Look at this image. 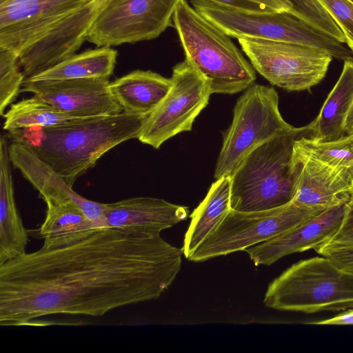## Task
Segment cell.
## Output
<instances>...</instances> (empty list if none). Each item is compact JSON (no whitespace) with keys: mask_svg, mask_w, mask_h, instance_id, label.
<instances>
[{"mask_svg":"<svg viewBox=\"0 0 353 353\" xmlns=\"http://www.w3.org/2000/svg\"><path fill=\"white\" fill-rule=\"evenodd\" d=\"M0 265V325L53 314L101 316L157 299L179 274L183 250L160 235L108 226L46 238Z\"/></svg>","mask_w":353,"mask_h":353,"instance_id":"6da1fadb","label":"cell"},{"mask_svg":"<svg viewBox=\"0 0 353 353\" xmlns=\"http://www.w3.org/2000/svg\"><path fill=\"white\" fill-rule=\"evenodd\" d=\"M148 116L120 114L79 118L50 127L8 132V137L29 148L72 187L115 146L138 139Z\"/></svg>","mask_w":353,"mask_h":353,"instance_id":"7a4b0ae2","label":"cell"},{"mask_svg":"<svg viewBox=\"0 0 353 353\" xmlns=\"http://www.w3.org/2000/svg\"><path fill=\"white\" fill-rule=\"evenodd\" d=\"M310 123L273 137L250 152L230 176V208L254 212L281 207L294 195V145L311 136Z\"/></svg>","mask_w":353,"mask_h":353,"instance_id":"3957f363","label":"cell"},{"mask_svg":"<svg viewBox=\"0 0 353 353\" xmlns=\"http://www.w3.org/2000/svg\"><path fill=\"white\" fill-rule=\"evenodd\" d=\"M185 59L209 83L212 94H232L256 80L255 70L226 33L205 18L186 0L172 16Z\"/></svg>","mask_w":353,"mask_h":353,"instance_id":"277c9868","label":"cell"},{"mask_svg":"<svg viewBox=\"0 0 353 353\" xmlns=\"http://www.w3.org/2000/svg\"><path fill=\"white\" fill-rule=\"evenodd\" d=\"M263 303L275 310L306 314L353 310V273L323 256L303 259L269 284Z\"/></svg>","mask_w":353,"mask_h":353,"instance_id":"5b68a950","label":"cell"},{"mask_svg":"<svg viewBox=\"0 0 353 353\" xmlns=\"http://www.w3.org/2000/svg\"><path fill=\"white\" fill-rule=\"evenodd\" d=\"M191 3L230 37L296 43L317 48L339 60L353 61V52L343 43L290 12H248L203 0H191Z\"/></svg>","mask_w":353,"mask_h":353,"instance_id":"8992f818","label":"cell"},{"mask_svg":"<svg viewBox=\"0 0 353 353\" xmlns=\"http://www.w3.org/2000/svg\"><path fill=\"white\" fill-rule=\"evenodd\" d=\"M292 128L281 114L275 89L254 83L236 103L231 125L223 135L214 179L230 177L250 152Z\"/></svg>","mask_w":353,"mask_h":353,"instance_id":"52a82bcc","label":"cell"},{"mask_svg":"<svg viewBox=\"0 0 353 353\" xmlns=\"http://www.w3.org/2000/svg\"><path fill=\"white\" fill-rule=\"evenodd\" d=\"M325 209L303 206L292 201L266 210L241 212L230 209L188 259L201 262L245 250L285 232Z\"/></svg>","mask_w":353,"mask_h":353,"instance_id":"ba28073f","label":"cell"},{"mask_svg":"<svg viewBox=\"0 0 353 353\" xmlns=\"http://www.w3.org/2000/svg\"><path fill=\"white\" fill-rule=\"evenodd\" d=\"M179 1L103 0L86 40L97 47H112L155 39L172 26Z\"/></svg>","mask_w":353,"mask_h":353,"instance_id":"9c48e42d","label":"cell"},{"mask_svg":"<svg viewBox=\"0 0 353 353\" xmlns=\"http://www.w3.org/2000/svg\"><path fill=\"white\" fill-rule=\"evenodd\" d=\"M238 41L255 70L288 91L308 90L317 85L332 60L324 51L296 43L246 38Z\"/></svg>","mask_w":353,"mask_h":353,"instance_id":"30bf717a","label":"cell"},{"mask_svg":"<svg viewBox=\"0 0 353 353\" xmlns=\"http://www.w3.org/2000/svg\"><path fill=\"white\" fill-rule=\"evenodd\" d=\"M170 91L150 114L138 139L155 149L176 134L190 131L212 94L209 83L185 59L174 65Z\"/></svg>","mask_w":353,"mask_h":353,"instance_id":"8fae6325","label":"cell"},{"mask_svg":"<svg viewBox=\"0 0 353 353\" xmlns=\"http://www.w3.org/2000/svg\"><path fill=\"white\" fill-rule=\"evenodd\" d=\"M91 0H0V47L19 55Z\"/></svg>","mask_w":353,"mask_h":353,"instance_id":"7c38bea8","label":"cell"},{"mask_svg":"<svg viewBox=\"0 0 353 353\" xmlns=\"http://www.w3.org/2000/svg\"><path fill=\"white\" fill-rule=\"evenodd\" d=\"M109 79L37 81L26 79L21 92H30L76 117L108 116L123 112L113 96Z\"/></svg>","mask_w":353,"mask_h":353,"instance_id":"4fadbf2b","label":"cell"},{"mask_svg":"<svg viewBox=\"0 0 353 353\" xmlns=\"http://www.w3.org/2000/svg\"><path fill=\"white\" fill-rule=\"evenodd\" d=\"M96 12L97 4L89 1L21 52L19 65L26 79L74 55L86 40Z\"/></svg>","mask_w":353,"mask_h":353,"instance_id":"5bb4252c","label":"cell"},{"mask_svg":"<svg viewBox=\"0 0 353 353\" xmlns=\"http://www.w3.org/2000/svg\"><path fill=\"white\" fill-rule=\"evenodd\" d=\"M294 195L292 201L307 207L330 208L351 197L353 168H335L305 154L295 143Z\"/></svg>","mask_w":353,"mask_h":353,"instance_id":"9a60e30c","label":"cell"},{"mask_svg":"<svg viewBox=\"0 0 353 353\" xmlns=\"http://www.w3.org/2000/svg\"><path fill=\"white\" fill-rule=\"evenodd\" d=\"M9 155L14 168L39 192L46 203L71 202L85 216L103 226L105 203L85 199L75 192L64 179L39 159L26 145L12 140Z\"/></svg>","mask_w":353,"mask_h":353,"instance_id":"2e32d148","label":"cell"},{"mask_svg":"<svg viewBox=\"0 0 353 353\" xmlns=\"http://www.w3.org/2000/svg\"><path fill=\"white\" fill-rule=\"evenodd\" d=\"M345 204L330 207L308 221L244 251L255 265H270L285 256L314 249L327 242L338 230Z\"/></svg>","mask_w":353,"mask_h":353,"instance_id":"e0dca14e","label":"cell"},{"mask_svg":"<svg viewBox=\"0 0 353 353\" xmlns=\"http://www.w3.org/2000/svg\"><path fill=\"white\" fill-rule=\"evenodd\" d=\"M188 207L169 203L161 199L138 196L105 203L103 225L127 232L160 235L187 219Z\"/></svg>","mask_w":353,"mask_h":353,"instance_id":"ac0fdd59","label":"cell"},{"mask_svg":"<svg viewBox=\"0 0 353 353\" xmlns=\"http://www.w3.org/2000/svg\"><path fill=\"white\" fill-rule=\"evenodd\" d=\"M6 137L0 138V265L26 253L29 241L17 208Z\"/></svg>","mask_w":353,"mask_h":353,"instance_id":"d6986e66","label":"cell"},{"mask_svg":"<svg viewBox=\"0 0 353 353\" xmlns=\"http://www.w3.org/2000/svg\"><path fill=\"white\" fill-rule=\"evenodd\" d=\"M172 85L168 79L151 70H136L110 82V90L123 112L148 116Z\"/></svg>","mask_w":353,"mask_h":353,"instance_id":"ffe728a7","label":"cell"},{"mask_svg":"<svg viewBox=\"0 0 353 353\" xmlns=\"http://www.w3.org/2000/svg\"><path fill=\"white\" fill-rule=\"evenodd\" d=\"M353 103V61H344L342 72L319 114L310 123L311 138L320 141L346 135L345 123Z\"/></svg>","mask_w":353,"mask_h":353,"instance_id":"44dd1931","label":"cell"},{"mask_svg":"<svg viewBox=\"0 0 353 353\" xmlns=\"http://www.w3.org/2000/svg\"><path fill=\"white\" fill-rule=\"evenodd\" d=\"M230 185V176L216 179L191 214L181 248L188 259L231 209Z\"/></svg>","mask_w":353,"mask_h":353,"instance_id":"7402d4cb","label":"cell"},{"mask_svg":"<svg viewBox=\"0 0 353 353\" xmlns=\"http://www.w3.org/2000/svg\"><path fill=\"white\" fill-rule=\"evenodd\" d=\"M117 51L111 47H98L68 58L31 80H65L72 79H109L117 63Z\"/></svg>","mask_w":353,"mask_h":353,"instance_id":"603a6c76","label":"cell"},{"mask_svg":"<svg viewBox=\"0 0 353 353\" xmlns=\"http://www.w3.org/2000/svg\"><path fill=\"white\" fill-rule=\"evenodd\" d=\"M3 117L5 119L3 128L8 132L32 127H50L79 119L34 95L12 103Z\"/></svg>","mask_w":353,"mask_h":353,"instance_id":"cb8c5ba5","label":"cell"},{"mask_svg":"<svg viewBox=\"0 0 353 353\" xmlns=\"http://www.w3.org/2000/svg\"><path fill=\"white\" fill-rule=\"evenodd\" d=\"M46 205V217L39 230V236L43 239L71 235L100 226L88 219L71 202Z\"/></svg>","mask_w":353,"mask_h":353,"instance_id":"d4e9b609","label":"cell"},{"mask_svg":"<svg viewBox=\"0 0 353 353\" xmlns=\"http://www.w3.org/2000/svg\"><path fill=\"white\" fill-rule=\"evenodd\" d=\"M295 145L305 154L335 168H353V135L328 141H316L305 136Z\"/></svg>","mask_w":353,"mask_h":353,"instance_id":"484cf974","label":"cell"},{"mask_svg":"<svg viewBox=\"0 0 353 353\" xmlns=\"http://www.w3.org/2000/svg\"><path fill=\"white\" fill-rule=\"evenodd\" d=\"M19 65V54L0 47V114L11 105L21 92L26 77Z\"/></svg>","mask_w":353,"mask_h":353,"instance_id":"4316f807","label":"cell"},{"mask_svg":"<svg viewBox=\"0 0 353 353\" xmlns=\"http://www.w3.org/2000/svg\"><path fill=\"white\" fill-rule=\"evenodd\" d=\"M292 13L314 27L345 43L344 34L318 0H290Z\"/></svg>","mask_w":353,"mask_h":353,"instance_id":"83f0119b","label":"cell"},{"mask_svg":"<svg viewBox=\"0 0 353 353\" xmlns=\"http://www.w3.org/2000/svg\"><path fill=\"white\" fill-rule=\"evenodd\" d=\"M344 34L353 52V2L350 0H318Z\"/></svg>","mask_w":353,"mask_h":353,"instance_id":"f1b7e54d","label":"cell"},{"mask_svg":"<svg viewBox=\"0 0 353 353\" xmlns=\"http://www.w3.org/2000/svg\"><path fill=\"white\" fill-rule=\"evenodd\" d=\"M225 7L256 12H290V0H203Z\"/></svg>","mask_w":353,"mask_h":353,"instance_id":"f546056e","label":"cell"},{"mask_svg":"<svg viewBox=\"0 0 353 353\" xmlns=\"http://www.w3.org/2000/svg\"><path fill=\"white\" fill-rule=\"evenodd\" d=\"M324 247H343L353 245V203L345 204L344 215L340 227L327 242L320 245Z\"/></svg>","mask_w":353,"mask_h":353,"instance_id":"4dcf8cb0","label":"cell"},{"mask_svg":"<svg viewBox=\"0 0 353 353\" xmlns=\"http://www.w3.org/2000/svg\"><path fill=\"white\" fill-rule=\"evenodd\" d=\"M321 256L328 259L336 267L353 273V245L343 247H324L314 248Z\"/></svg>","mask_w":353,"mask_h":353,"instance_id":"1f68e13d","label":"cell"},{"mask_svg":"<svg viewBox=\"0 0 353 353\" xmlns=\"http://www.w3.org/2000/svg\"><path fill=\"white\" fill-rule=\"evenodd\" d=\"M316 325H353V310L339 313L337 315L323 320L304 323Z\"/></svg>","mask_w":353,"mask_h":353,"instance_id":"d6a6232c","label":"cell"},{"mask_svg":"<svg viewBox=\"0 0 353 353\" xmlns=\"http://www.w3.org/2000/svg\"><path fill=\"white\" fill-rule=\"evenodd\" d=\"M345 131L346 135H353V103L346 118Z\"/></svg>","mask_w":353,"mask_h":353,"instance_id":"836d02e7","label":"cell"},{"mask_svg":"<svg viewBox=\"0 0 353 353\" xmlns=\"http://www.w3.org/2000/svg\"><path fill=\"white\" fill-rule=\"evenodd\" d=\"M350 202H352L353 203V174H352V193H351V197H350V199L349 201Z\"/></svg>","mask_w":353,"mask_h":353,"instance_id":"e575fe53","label":"cell"},{"mask_svg":"<svg viewBox=\"0 0 353 353\" xmlns=\"http://www.w3.org/2000/svg\"><path fill=\"white\" fill-rule=\"evenodd\" d=\"M94 2H95V3L97 4V6L103 1V0H91Z\"/></svg>","mask_w":353,"mask_h":353,"instance_id":"d590c367","label":"cell"},{"mask_svg":"<svg viewBox=\"0 0 353 353\" xmlns=\"http://www.w3.org/2000/svg\"><path fill=\"white\" fill-rule=\"evenodd\" d=\"M350 1L353 2V0H350Z\"/></svg>","mask_w":353,"mask_h":353,"instance_id":"8d00e7d4","label":"cell"}]
</instances>
